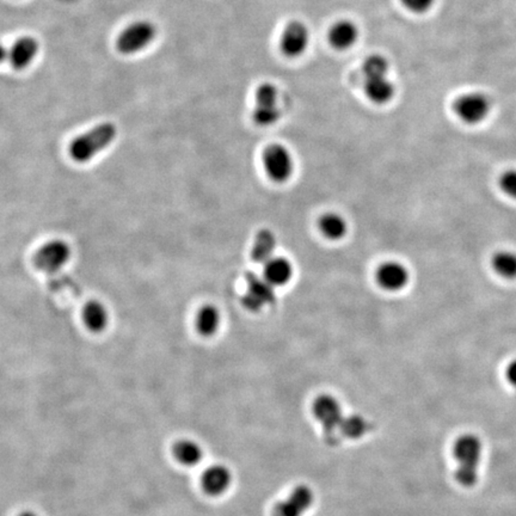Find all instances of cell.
Wrapping results in <instances>:
<instances>
[{
	"label": "cell",
	"mask_w": 516,
	"mask_h": 516,
	"mask_svg": "<svg viewBox=\"0 0 516 516\" xmlns=\"http://www.w3.org/2000/svg\"><path fill=\"white\" fill-rule=\"evenodd\" d=\"M453 455L458 462L455 471L457 481L464 486H474L477 481L481 462V443L474 435H462L455 441Z\"/></svg>",
	"instance_id": "6da1fadb"
},
{
	"label": "cell",
	"mask_w": 516,
	"mask_h": 516,
	"mask_svg": "<svg viewBox=\"0 0 516 516\" xmlns=\"http://www.w3.org/2000/svg\"><path fill=\"white\" fill-rule=\"evenodd\" d=\"M116 133L117 129L112 124H102L93 128L72 141L71 157L78 163L88 162L112 143L116 138Z\"/></svg>",
	"instance_id": "7a4b0ae2"
},
{
	"label": "cell",
	"mask_w": 516,
	"mask_h": 516,
	"mask_svg": "<svg viewBox=\"0 0 516 516\" xmlns=\"http://www.w3.org/2000/svg\"><path fill=\"white\" fill-rule=\"evenodd\" d=\"M453 110L465 124H481L489 116L491 102L484 93L472 91L459 96L453 103Z\"/></svg>",
	"instance_id": "3957f363"
},
{
	"label": "cell",
	"mask_w": 516,
	"mask_h": 516,
	"mask_svg": "<svg viewBox=\"0 0 516 516\" xmlns=\"http://www.w3.org/2000/svg\"><path fill=\"white\" fill-rule=\"evenodd\" d=\"M157 34L150 22H136L126 28L116 41V48L122 54H134L148 46Z\"/></svg>",
	"instance_id": "277c9868"
},
{
	"label": "cell",
	"mask_w": 516,
	"mask_h": 516,
	"mask_svg": "<svg viewBox=\"0 0 516 516\" xmlns=\"http://www.w3.org/2000/svg\"><path fill=\"white\" fill-rule=\"evenodd\" d=\"M311 410H312L313 416L316 418L317 422L323 427L324 433L327 435H332L334 433L337 432L339 424L344 417L342 406L337 398L328 393L319 394L312 401Z\"/></svg>",
	"instance_id": "5b68a950"
},
{
	"label": "cell",
	"mask_w": 516,
	"mask_h": 516,
	"mask_svg": "<svg viewBox=\"0 0 516 516\" xmlns=\"http://www.w3.org/2000/svg\"><path fill=\"white\" fill-rule=\"evenodd\" d=\"M263 164L266 174L278 183L288 181L293 174L294 162L288 148L282 145H271L263 154Z\"/></svg>",
	"instance_id": "8992f818"
},
{
	"label": "cell",
	"mask_w": 516,
	"mask_h": 516,
	"mask_svg": "<svg viewBox=\"0 0 516 516\" xmlns=\"http://www.w3.org/2000/svg\"><path fill=\"white\" fill-rule=\"evenodd\" d=\"M315 503V493L307 486H294L285 500L274 507V516H304Z\"/></svg>",
	"instance_id": "52a82bcc"
},
{
	"label": "cell",
	"mask_w": 516,
	"mask_h": 516,
	"mask_svg": "<svg viewBox=\"0 0 516 516\" xmlns=\"http://www.w3.org/2000/svg\"><path fill=\"white\" fill-rule=\"evenodd\" d=\"M310 45V31L303 22L294 20L282 33L280 47L288 58H298L304 54Z\"/></svg>",
	"instance_id": "ba28073f"
},
{
	"label": "cell",
	"mask_w": 516,
	"mask_h": 516,
	"mask_svg": "<svg viewBox=\"0 0 516 516\" xmlns=\"http://www.w3.org/2000/svg\"><path fill=\"white\" fill-rule=\"evenodd\" d=\"M71 249L69 244L62 240H53L43 245L34 257L35 266L45 271H57L65 263L69 262Z\"/></svg>",
	"instance_id": "9c48e42d"
},
{
	"label": "cell",
	"mask_w": 516,
	"mask_h": 516,
	"mask_svg": "<svg viewBox=\"0 0 516 516\" xmlns=\"http://www.w3.org/2000/svg\"><path fill=\"white\" fill-rule=\"evenodd\" d=\"M233 476L228 467L216 464L207 467L201 477V486L209 496H221L231 488Z\"/></svg>",
	"instance_id": "30bf717a"
},
{
	"label": "cell",
	"mask_w": 516,
	"mask_h": 516,
	"mask_svg": "<svg viewBox=\"0 0 516 516\" xmlns=\"http://www.w3.org/2000/svg\"><path fill=\"white\" fill-rule=\"evenodd\" d=\"M274 301V287L264 280L258 278L249 280L247 292L244 295V305L249 310L258 311L264 306H268Z\"/></svg>",
	"instance_id": "8fae6325"
},
{
	"label": "cell",
	"mask_w": 516,
	"mask_h": 516,
	"mask_svg": "<svg viewBox=\"0 0 516 516\" xmlns=\"http://www.w3.org/2000/svg\"><path fill=\"white\" fill-rule=\"evenodd\" d=\"M39 52V43L35 39L24 36L17 40L8 52V60L12 67L17 71H22L30 65Z\"/></svg>",
	"instance_id": "7c38bea8"
},
{
	"label": "cell",
	"mask_w": 516,
	"mask_h": 516,
	"mask_svg": "<svg viewBox=\"0 0 516 516\" xmlns=\"http://www.w3.org/2000/svg\"><path fill=\"white\" fill-rule=\"evenodd\" d=\"M377 281L382 288L396 292L404 288L409 282V271L403 264L398 262H387L380 266L377 271Z\"/></svg>",
	"instance_id": "4fadbf2b"
},
{
	"label": "cell",
	"mask_w": 516,
	"mask_h": 516,
	"mask_svg": "<svg viewBox=\"0 0 516 516\" xmlns=\"http://www.w3.org/2000/svg\"><path fill=\"white\" fill-rule=\"evenodd\" d=\"M363 89L367 98L375 105H386L396 95V86L387 76L365 78Z\"/></svg>",
	"instance_id": "5bb4252c"
},
{
	"label": "cell",
	"mask_w": 516,
	"mask_h": 516,
	"mask_svg": "<svg viewBox=\"0 0 516 516\" xmlns=\"http://www.w3.org/2000/svg\"><path fill=\"white\" fill-rule=\"evenodd\" d=\"M358 25L351 20H339L329 31V41L335 49H349L358 42Z\"/></svg>",
	"instance_id": "9a60e30c"
},
{
	"label": "cell",
	"mask_w": 516,
	"mask_h": 516,
	"mask_svg": "<svg viewBox=\"0 0 516 516\" xmlns=\"http://www.w3.org/2000/svg\"><path fill=\"white\" fill-rule=\"evenodd\" d=\"M293 266L288 259L273 257L264 264V280L273 287H280L291 281Z\"/></svg>",
	"instance_id": "2e32d148"
},
{
	"label": "cell",
	"mask_w": 516,
	"mask_h": 516,
	"mask_svg": "<svg viewBox=\"0 0 516 516\" xmlns=\"http://www.w3.org/2000/svg\"><path fill=\"white\" fill-rule=\"evenodd\" d=\"M174 455L175 458L177 459V462H181L182 465L195 467L199 462H202L204 450L197 441L183 439L175 443Z\"/></svg>",
	"instance_id": "e0dca14e"
},
{
	"label": "cell",
	"mask_w": 516,
	"mask_h": 516,
	"mask_svg": "<svg viewBox=\"0 0 516 516\" xmlns=\"http://www.w3.org/2000/svg\"><path fill=\"white\" fill-rule=\"evenodd\" d=\"M276 247V238L273 232L269 230H262L258 232L254 239V247H252V258L258 263L266 264L269 259L274 257Z\"/></svg>",
	"instance_id": "ac0fdd59"
},
{
	"label": "cell",
	"mask_w": 516,
	"mask_h": 516,
	"mask_svg": "<svg viewBox=\"0 0 516 516\" xmlns=\"http://www.w3.org/2000/svg\"><path fill=\"white\" fill-rule=\"evenodd\" d=\"M83 318L90 330L102 332L108 323V312L103 305L97 301H91L85 306Z\"/></svg>",
	"instance_id": "d6986e66"
},
{
	"label": "cell",
	"mask_w": 516,
	"mask_h": 516,
	"mask_svg": "<svg viewBox=\"0 0 516 516\" xmlns=\"http://www.w3.org/2000/svg\"><path fill=\"white\" fill-rule=\"evenodd\" d=\"M370 422L361 415H351L343 417L339 430L347 439L358 440L366 435L370 430Z\"/></svg>",
	"instance_id": "ffe728a7"
},
{
	"label": "cell",
	"mask_w": 516,
	"mask_h": 516,
	"mask_svg": "<svg viewBox=\"0 0 516 516\" xmlns=\"http://www.w3.org/2000/svg\"><path fill=\"white\" fill-rule=\"evenodd\" d=\"M220 317L218 308L212 305H207L201 308L200 312L197 315V330L204 336H212L219 329Z\"/></svg>",
	"instance_id": "44dd1931"
},
{
	"label": "cell",
	"mask_w": 516,
	"mask_h": 516,
	"mask_svg": "<svg viewBox=\"0 0 516 516\" xmlns=\"http://www.w3.org/2000/svg\"><path fill=\"white\" fill-rule=\"evenodd\" d=\"M320 230L325 237L332 240H339L347 233V221L336 213H329L320 219Z\"/></svg>",
	"instance_id": "7402d4cb"
},
{
	"label": "cell",
	"mask_w": 516,
	"mask_h": 516,
	"mask_svg": "<svg viewBox=\"0 0 516 516\" xmlns=\"http://www.w3.org/2000/svg\"><path fill=\"white\" fill-rule=\"evenodd\" d=\"M493 268L500 276L516 278V254L512 251H500L493 257Z\"/></svg>",
	"instance_id": "603a6c76"
},
{
	"label": "cell",
	"mask_w": 516,
	"mask_h": 516,
	"mask_svg": "<svg viewBox=\"0 0 516 516\" xmlns=\"http://www.w3.org/2000/svg\"><path fill=\"white\" fill-rule=\"evenodd\" d=\"M254 122L258 126L268 127L276 124L281 117V109L278 105H257L254 110Z\"/></svg>",
	"instance_id": "cb8c5ba5"
},
{
	"label": "cell",
	"mask_w": 516,
	"mask_h": 516,
	"mask_svg": "<svg viewBox=\"0 0 516 516\" xmlns=\"http://www.w3.org/2000/svg\"><path fill=\"white\" fill-rule=\"evenodd\" d=\"M389 67V61L385 57L379 54L370 55L363 62V74L365 78L387 76Z\"/></svg>",
	"instance_id": "d4e9b609"
},
{
	"label": "cell",
	"mask_w": 516,
	"mask_h": 516,
	"mask_svg": "<svg viewBox=\"0 0 516 516\" xmlns=\"http://www.w3.org/2000/svg\"><path fill=\"white\" fill-rule=\"evenodd\" d=\"M254 100L257 105H278V88L271 83H263L256 89Z\"/></svg>",
	"instance_id": "484cf974"
},
{
	"label": "cell",
	"mask_w": 516,
	"mask_h": 516,
	"mask_svg": "<svg viewBox=\"0 0 516 516\" xmlns=\"http://www.w3.org/2000/svg\"><path fill=\"white\" fill-rule=\"evenodd\" d=\"M401 4L408 11L416 15H423L430 11V8L435 4V0H401Z\"/></svg>",
	"instance_id": "4316f807"
},
{
	"label": "cell",
	"mask_w": 516,
	"mask_h": 516,
	"mask_svg": "<svg viewBox=\"0 0 516 516\" xmlns=\"http://www.w3.org/2000/svg\"><path fill=\"white\" fill-rule=\"evenodd\" d=\"M501 188L508 197L516 199V170H508L502 175Z\"/></svg>",
	"instance_id": "83f0119b"
},
{
	"label": "cell",
	"mask_w": 516,
	"mask_h": 516,
	"mask_svg": "<svg viewBox=\"0 0 516 516\" xmlns=\"http://www.w3.org/2000/svg\"><path fill=\"white\" fill-rule=\"evenodd\" d=\"M505 375H507L508 382L512 385L516 386V358L509 363V366L507 367V370H505Z\"/></svg>",
	"instance_id": "f1b7e54d"
},
{
	"label": "cell",
	"mask_w": 516,
	"mask_h": 516,
	"mask_svg": "<svg viewBox=\"0 0 516 516\" xmlns=\"http://www.w3.org/2000/svg\"><path fill=\"white\" fill-rule=\"evenodd\" d=\"M6 58H8L6 49H5L4 47L0 45V62L4 61Z\"/></svg>",
	"instance_id": "f546056e"
},
{
	"label": "cell",
	"mask_w": 516,
	"mask_h": 516,
	"mask_svg": "<svg viewBox=\"0 0 516 516\" xmlns=\"http://www.w3.org/2000/svg\"><path fill=\"white\" fill-rule=\"evenodd\" d=\"M18 516H39L37 514H35L34 512H29V510H27V512H20V515Z\"/></svg>",
	"instance_id": "4dcf8cb0"
}]
</instances>
